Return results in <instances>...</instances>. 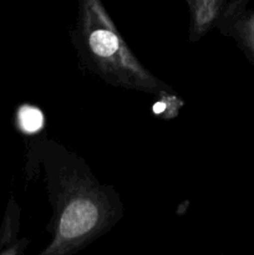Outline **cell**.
Returning a JSON list of instances; mask_svg holds the SVG:
<instances>
[{
  "mask_svg": "<svg viewBox=\"0 0 254 255\" xmlns=\"http://www.w3.org/2000/svg\"><path fill=\"white\" fill-rule=\"evenodd\" d=\"M99 219V211L91 201L77 199L65 209L60 221V236L65 239L77 238L90 231Z\"/></svg>",
  "mask_w": 254,
  "mask_h": 255,
  "instance_id": "1",
  "label": "cell"
},
{
  "mask_svg": "<svg viewBox=\"0 0 254 255\" xmlns=\"http://www.w3.org/2000/svg\"><path fill=\"white\" fill-rule=\"evenodd\" d=\"M90 49L100 57H111L120 50V39L112 30L96 29L89 36Z\"/></svg>",
  "mask_w": 254,
  "mask_h": 255,
  "instance_id": "2",
  "label": "cell"
},
{
  "mask_svg": "<svg viewBox=\"0 0 254 255\" xmlns=\"http://www.w3.org/2000/svg\"><path fill=\"white\" fill-rule=\"evenodd\" d=\"M42 122H44V117L40 110L31 106H24L20 109L19 124L25 132L32 133V132L39 131L42 127Z\"/></svg>",
  "mask_w": 254,
  "mask_h": 255,
  "instance_id": "3",
  "label": "cell"
},
{
  "mask_svg": "<svg viewBox=\"0 0 254 255\" xmlns=\"http://www.w3.org/2000/svg\"><path fill=\"white\" fill-rule=\"evenodd\" d=\"M241 36L254 60V14L241 24Z\"/></svg>",
  "mask_w": 254,
  "mask_h": 255,
  "instance_id": "4",
  "label": "cell"
},
{
  "mask_svg": "<svg viewBox=\"0 0 254 255\" xmlns=\"http://www.w3.org/2000/svg\"><path fill=\"white\" fill-rule=\"evenodd\" d=\"M164 110V105L163 104H156L153 107V111L156 112V114H162Z\"/></svg>",
  "mask_w": 254,
  "mask_h": 255,
  "instance_id": "5",
  "label": "cell"
}]
</instances>
